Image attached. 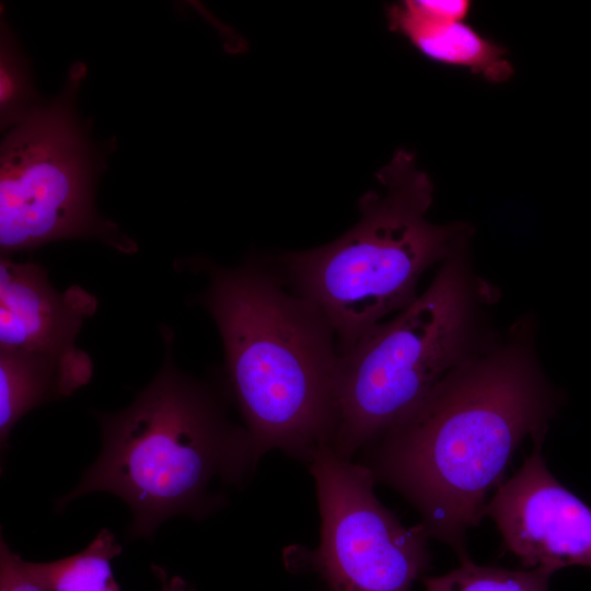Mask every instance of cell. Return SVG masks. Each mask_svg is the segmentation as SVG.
<instances>
[{
	"label": "cell",
	"instance_id": "11",
	"mask_svg": "<svg viewBox=\"0 0 591 591\" xmlns=\"http://www.w3.org/2000/svg\"><path fill=\"white\" fill-rule=\"evenodd\" d=\"M78 390L59 359L20 350H0V443L30 410Z\"/></svg>",
	"mask_w": 591,
	"mask_h": 591
},
{
	"label": "cell",
	"instance_id": "10",
	"mask_svg": "<svg viewBox=\"0 0 591 591\" xmlns=\"http://www.w3.org/2000/svg\"><path fill=\"white\" fill-rule=\"evenodd\" d=\"M392 32L403 35L427 59L470 70L493 83L511 78L507 49L465 21H441L419 12L412 0L386 7Z\"/></svg>",
	"mask_w": 591,
	"mask_h": 591
},
{
	"label": "cell",
	"instance_id": "6",
	"mask_svg": "<svg viewBox=\"0 0 591 591\" xmlns=\"http://www.w3.org/2000/svg\"><path fill=\"white\" fill-rule=\"evenodd\" d=\"M85 67L63 91L9 130L0 150V255L69 239H95L124 253L137 243L96 210V158L74 109Z\"/></svg>",
	"mask_w": 591,
	"mask_h": 591
},
{
	"label": "cell",
	"instance_id": "7",
	"mask_svg": "<svg viewBox=\"0 0 591 591\" xmlns=\"http://www.w3.org/2000/svg\"><path fill=\"white\" fill-rule=\"evenodd\" d=\"M321 515L310 563L331 591H410L429 569L428 534L405 526L374 494L368 466L320 449L308 463Z\"/></svg>",
	"mask_w": 591,
	"mask_h": 591
},
{
	"label": "cell",
	"instance_id": "1",
	"mask_svg": "<svg viewBox=\"0 0 591 591\" xmlns=\"http://www.w3.org/2000/svg\"><path fill=\"white\" fill-rule=\"evenodd\" d=\"M563 398L544 374L524 328L448 374L366 449L374 480L418 511L428 536L468 558L466 534L485 515L526 437L546 434Z\"/></svg>",
	"mask_w": 591,
	"mask_h": 591
},
{
	"label": "cell",
	"instance_id": "14",
	"mask_svg": "<svg viewBox=\"0 0 591 591\" xmlns=\"http://www.w3.org/2000/svg\"><path fill=\"white\" fill-rule=\"evenodd\" d=\"M44 101H39L28 60L20 49L8 24L0 32V123L12 129L25 120Z\"/></svg>",
	"mask_w": 591,
	"mask_h": 591
},
{
	"label": "cell",
	"instance_id": "5",
	"mask_svg": "<svg viewBox=\"0 0 591 591\" xmlns=\"http://www.w3.org/2000/svg\"><path fill=\"white\" fill-rule=\"evenodd\" d=\"M463 250L429 287L339 356L338 426L332 449L351 460L419 405L453 370L483 350L485 291Z\"/></svg>",
	"mask_w": 591,
	"mask_h": 591
},
{
	"label": "cell",
	"instance_id": "15",
	"mask_svg": "<svg viewBox=\"0 0 591 591\" xmlns=\"http://www.w3.org/2000/svg\"><path fill=\"white\" fill-rule=\"evenodd\" d=\"M0 591H46L32 581L21 567V556L7 542H0Z\"/></svg>",
	"mask_w": 591,
	"mask_h": 591
},
{
	"label": "cell",
	"instance_id": "8",
	"mask_svg": "<svg viewBox=\"0 0 591 591\" xmlns=\"http://www.w3.org/2000/svg\"><path fill=\"white\" fill-rule=\"evenodd\" d=\"M544 436L485 509L503 544L526 569L591 568V508L563 486L542 455Z\"/></svg>",
	"mask_w": 591,
	"mask_h": 591
},
{
	"label": "cell",
	"instance_id": "17",
	"mask_svg": "<svg viewBox=\"0 0 591 591\" xmlns=\"http://www.w3.org/2000/svg\"><path fill=\"white\" fill-rule=\"evenodd\" d=\"M159 577L162 581L161 591H189L187 583L177 576L166 579V576L162 569H159Z\"/></svg>",
	"mask_w": 591,
	"mask_h": 591
},
{
	"label": "cell",
	"instance_id": "12",
	"mask_svg": "<svg viewBox=\"0 0 591 591\" xmlns=\"http://www.w3.org/2000/svg\"><path fill=\"white\" fill-rule=\"evenodd\" d=\"M108 529H103L81 552L48 563L21 558L25 575L46 591H121L115 580L112 560L121 553Z\"/></svg>",
	"mask_w": 591,
	"mask_h": 591
},
{
	"label": "cell",
	"instance_id": "9",
	"mask_svg": "<svg viewBox=\"0 0 591 591\" xmlns=\"http://www.w3.org/2000/svg\"><path fill=\"white\" fill-rule=\"evenodd\" d=\"M96 309V298L78 285L56 290L42 264L0 258V350L55 357L78 389L90 382L93 362L76 340Z\"/></svg>",
	"mask_w": 591,
	"mask_h": 591
},
{
	"label": "cell",
	"instance_id": "2",
	"mask_svg": "<svg viewBox=\"0 0 591 591\" xmlns=\"http://www.w3.org/2000/svg\"><path fill=\"white\" fill-rule=\"evenodd\" d=\"M208 275L197 303L211 315L224 352V379L257 460L279 449L305 463L333 447L339 352L326 316L291 290L267 259Z\"/></svg>",
	"mask_w": 591,
	"mask_h": 591
},
{
	"label": "cell",
	"instance_id": "13",
	"mask_svg": "<svg viewBox=\"0 0 591 591\" xmlns=\"http://www.w3.org/2000/svg\"><path fill=\"white\" fill-rule=\"evenodd\" d=\"M552 572L536 567L512 570L475 564L470 557L460 566L425 578V591H548Z\"/></svg>",
	"mask_w": 591,
	"mask_h": 591
},
{
	"label": "cell",
	"instance_id": "16",
	"mask_svg": "<svg viewBox=\"0 0 591 591\" xmlns=\"http://www.w3.org/2000/svg\"><path fill=\"white\" fill-rule=\"evenodd\" d=\"M422 14L441 21H465L472 3L467 0H412Z\"/></svg>",
	"mask_w": 591,
	"mask_h": 591
},
{
	"label": "cell",
	"instance_id": "4",
	"mask_svg": "<svg viewBox=\"0 0 591 591\" xmlns=\"http://www.w3.org/2000/svg\"><path fill=\"white\" fill-rule=\"evenodd\" d=\"M381 190L358 202L359 221L316 248L267 258L286 285L331 323L339 356L419 296L422 274L466 248L472 228L427 219L433 185L406 150L376 173Z\"/></svg>",
	"mask_w": 591,
	"mask_h": 591
},
{
	"label": "cell",
	"instance_id": "3",
	"mask_svg": "<svg viewBox=\"0 0 591 591\" xmlns=\"http://www.w3.org/2000/svg\"><path fill=\"white\" fill-rule=\"evenodd\" d=\"M163 362L126 408L97 413L102 450L59 507L107 491L130 508L134 537L151 538L166 519L205 517L223 505L256 466L250 434L229 416L228 384L176 366L173 332L162 326Z\"/></svg>",
	"mask_w": 591,
	"mask_h": 591
}]
</instances>
